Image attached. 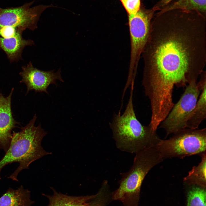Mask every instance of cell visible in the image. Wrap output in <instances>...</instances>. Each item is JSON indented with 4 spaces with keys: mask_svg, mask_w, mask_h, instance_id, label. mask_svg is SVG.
<instances>
[{
    "mask_svg": "<svg viewBox=\"0 0 206 206\" xmlns=\"http://www.w3.org/2000/svg\"><path fill=\"white\" fill-rule=\"evenodd\" d=\"M14 88L8 96L4 97L0 92V150L6 152L11 142L12 130L19 124L13 117L11 99Z\"/></svg>",
    "mask_w": 206,
    "mask_h": 206,
    "instance_id": "30bf717a",
    "label": "cell"
},
{
    "mask_svg": "<svg viewBox=\"0 0 206 206\" xmlns=\"http://www.w3.org/2000/svg\"><path fill=\"white\" fill-rule=\"evenodd\" d=\"M1 8L0 7V9Z\"/></svg>",
    "mask_w": 206,
    "mask_h": 206,
    "instance_id": "7402d4cb",
    "label": "cell"
},
{
    "mask_svg": "<svg viewBox=\"0 0 206 206\" xmlns=\"http://www.w3.org/2000/svg\"><path fill=\"white\" fill-rule=\"evenodd\" d=\"M17 29L11 26H5L0 28V36L4 38H8L15 36Z\"/></svg>",
    "mask_w": 206,
    "mask_h": 206,
    "instance_id": "ffe728a7",
    "label": "cell"
},
{
    "mask_svg": "<svg viewBox=\"0 0 206 206\" xmlns=\"http://www.w3.org/2000/svg\"><path fill=\"white\" fill-rule=\"evenodd\" d=\"M111 199L108 183L103 182L98 192L87 206H107Z\"/></svg>",
    "mask_w": 206,
    "mask_h": 206,
    "instance_id": "ac0fdd59",
    "label": "cell"
},
{
    "mask_svg": "<svg viewBox=\"0 0 206 206\" xmlns=\"http://www.w3.org/2000/svg\"><path fill=\"white\" fill-rule=\"evenodd\" d=\"M129 99L122 115L114 114L110 126L116 147L120 150L136 154L142 149L155 146L160 139L149 125H142L134 108V84L131 85Z\"/></svg>",
    "mask_w": 206,
    "mask_h": 206,
    "instance_id": "7a4b0ae2",
    "label": "cell"
},
{
    "mask_svg": "<svg viewBox=\"0 0 206 206\" xmlns=\"http://www.w3.org/2000/svg\"><path fill=\"white\" fill-rule=\"evenodd\" d=\"M135 154L130 169L123 174L118 187L111 194L112 200L120 201L123 206H138L144 179L163 160L155 146L145 148Z\"/></svg>",
    "mask_w": 206,
    "mask_h": 206,
    "instance_id": "277c9868",
    "label": "cell"
},
{
    "mask_svg": "<svg viewBox=\"0 0 206 206\" xmlns=\"http://www.w3.org/2000/svg\"><path fill=\"white\" fill-rule=\"evenodd\" d=\"M53 194L45 195L49 200L47 206H87L95 194L80 196H69L58 193L53 188Z\"/></svg>",
    "mask_w": 206,
    "mask_h": 206,
    "instance_id": "4fadbf2b",
    "label": "cell"
},
{
    "mask_svg": "<svg viewBox=\"0 0 206 206\" xmlns=\"http://www.w3.org/2000/svg\"><path fill=\"white\" fill-rule=\"evenodd\" d=\"M19 74L22 79L21 83H24L27 87V94L29 91L34 90L36 92H45L48 94L47 89L51 84L57 85L56 81L58 80L64 82L61 76L60 68L56 72L54 70L44 71L33 67L29 62L26 66L22 68Z\"/></svg>",
    "mask_w": 206,
    "mask_h": 206,
    "instance_id": "9c48e42d",
    "label": "cell"
},
{
    "mask_svg": "<svg viewBox=\"0 0 206 206\" xmlns=\"http://www.w3.org/2000/svg\"><path fill=\"white\" fill-rule=\"evenodd\" d=\"M155 146L163 159L199 155L206 152V129L185 128L169 139H160Z\"/></svg>",
    "mask_w": 206,
    "mask_h": 206,
    "instance_id": "5b68a950",
    "label": "cell"
},
{
    "mask_svg": "<svg viewBox=\"0 0 206 206\" xmlns=\"http://www.w3.org/2000/svg\"><path fill=\"white\" fill-rule=\"evenodd\" d=\"M128 15L136 13L140 9V0H120Z\"/></svg>",
    "mask_w": 206,
    "mask_h": 206,
    "instance_id": "d6986e66",
    "label": "cell"
},
{
    "mask_svg": "<svg viewBox=\"0 0 206 206\" xmlns=\"http://www.w3.org/2000/svg\"><path fill=\"white\" fill-rule=\"evenodd\" d=\"M206 16L197 11L154 14L142 54L146 96L161 104L172 102L175 85L197 80L206 63Z\"/></svg>",
    "mask_w": 206,
    "mask_h": 206,
    "instance_id": "6da1fadb",
    "label": "cell"
},
{
    "mask_svg": "<svg viewBox=\"0 0 206 206\" xmlns=\"http://www.w3.org/2000/svg\"><path fill=\"white\" fill-rule=\"evenodd\" d=\"M154 12L152 9L141 8L135 14L128 15L130 54L128 81L135 79L140 56L149 37Z\"/></svg>",
    "mask_w": 206,
    "mask_h": 206,
    "instance_id": "8992f818",
    "label": "cell"
},
{
    "mask_svg": "<svg viewBox=\"0 0 206 206\" xmlns=\"http://www.w3.org/2000/svg\"><path fill=\"white\" fill-rule=\"evenodd\" d=\"M33 2L19 7L0 9V28L11 26L23 31L27 29L33 31L42 13L50 5H39L31 7Z\"/></svg>",
    "mask_w": 206,
    "mask_h": 206,
    "instance_id": "ba28073f",
    "label": "cell"
},
{
    "mask_svg": "<svg viewBox=\"0 0 206 206\" xmlns=\"http://www.w3.org/2000/svg\"><path fill=\"white\" fill-rule=\"evenodd\" d=\"M206 85L201 90V93L191 112L186 123V128L197 129L206 118Z\"/></svg>",
    "mask_w": 206,
    "mask_h": 206,
    "instance_id": "5bb4252c",
    "label": "cell"
},
{
    "mask_svg": "<svg viewBox=\"0 0 206 206\" xmlns=\"http://www.w3.org/2000/svg\"><path fill=\"white\" fill-rule=\"evenodd\" d=\"M23 31L22 30L17 29L15 35L12 37L4 38L0 37V48L5 52L11 62L20 59L24 47L34 44L32 40L25 39L23 38Z\"/></svg>",
    "mask_w": 206,
    "mask_h": 206,
    "instance_id": "8fae6325",
    "label": "cell"
},
{
    "mask_svg": "<svg viewBox=\"0 0 206 206\" xmlns=\"http://www.w3.org/2000/svg\"><path fill=\"white\" fill-rule=\"evenodd\" d=\"M187 84L179 101L161 123V127L165 130L166 136L186 128L187 121L197 103L201 91L197 81Z\"/></svg>",
    "mask_w": 206,
    "mask_h": 206,
    "instance_id": "52a82bcc",
    "label": "cell"
},
{
    "mask_svg": "<svg viewBox=\"0 0 206 206\" xmlns=\"http://www.w3.org/2000/svg\"><path fill=\"white\" fill-rule=\"evenodd\" d=\"M173 0H161L157 3L152 9L155 11L160 10L171 2Z\"/></svg>",
    "mask_w": 206,
    "mask_h": 206,
    "instance_id": "44dd1931",
    "label": "cell"
},
{
    "mask_svg": "<svg viewBox=\"0 0 206 206\" xmlns=\"http://www.w3.org/2000/svg\"><path fill=\"white\" fill-rule=\"evenodd\" d=\"M206 0H178L165 6L160 10V11L159 12H163L171 10L180 9L197 11L206 15Z\"/></svg>",
    "mask_w": 206,
    "mask_h": 206,
    "instance_id": "2e32d148",
    "label": "cell"
},
{
    "mask_svg": "<svg viewBox=\"0 0 206 206\" xmlns=\"http://www.w3.org/2000/svg\"><path fill=\"white\" fill-rule=\"evenodd\" d=\"M37 117L35 114L32 119L19 132L13 131L10 146L0 160V172L6 165L17 162L19 165L8 178L18 181L17 176L22 170L28 169L33 161L52 153L44 149L41 146L43 137L47 133L42 128L41 124L34 125Z\"/></svg>",
    "mask_w": 206,
    "mask_h": 206,
    "instance_id": "3957f363",
    "label": "cell"
},
{
    "mask_svg": "<svg viewBox=\"0 0 206 206\" xmlns=\"http://www.w3.org/2000/svg\"><path fill=\"white\" fill-rule=\"evenodd\" d=\"M30 191L21 185L17 189L9 188L0 198V206H31Z\"/></svg>",
    "mask_w": 206,
    "mask_h": 206,
    "instance_id": "7c38bea8",
    "label": "cell"
},
{
    "mask_svg": "<svg viewBox=\"0 0 206 206\" xmlns=\"http://www.w3.org/2000/svg\"><path fill=\"white\" fill-rule=\"evenodd\" d=\"M186 206H206V188L187 185Z\"/></svg>",
    "mask_w": 206,
    "mask_h": 206,
    "instance_id": "e0dca14e",
    "label": "cell"
},
{
    "mask_svg": "<svg viewBox=\"0 0 206 206\" xmlns=\"http://www.w3.org/2000/svg\"><path fill=\"white\" fill-rule=\"evenodd\" d=\"M206 152L201 154L200 162L197 166L193 167L188 175L184 178L183 181L187 185H193L206 188Z\"/></svg>",
    "mask_w": 206,
    "mask_h": 206,
    "instance_id": "9a60e30c",
    "label": "cell"
}]
</instances>
